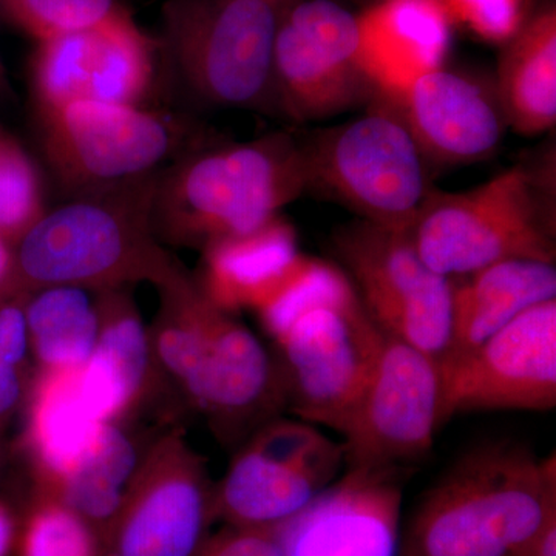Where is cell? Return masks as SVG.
I'll return each mask as SVG.
<instances>
[{
  "mask_svg": "<svg viewBox=\"0 0 556 556\" xmlns=\"http://www.w3.org/2000/svg\"><path fill=\"white\" fill-rule=\"evenodd\" d=\"M14 543V519L9 508L0 503V556H9Z\"/></svg>",
  "mask_w": 556,
  "mask_h": 556,
  "instance_id": "obj_34",
  "label": "cell"
},
{
  "mask_svg": "<svg viewBox=\"0 0 556 556\" xmlns=\"http://www.w3.org/2000/svg\"><path fill=\"white\" fill-rule=\"evenodd\" d=\"M153 61L152 40L123 9L42 40L33 60L40 113L73 102L137 105L152 83Z\"/></svg>",
  "mask_w": 556,
  "mask_h": 556,
  "instance_id": "obj_13",
  "label": "cell"
},
{
  "mask_svg": "<svg viewBox=\"0 0 556 556\" xmlns=\"http://www.w3.org/2000/svg\"><path fill=\"white\" fill-rule=\"evenodd\" d=\"M13 247L0 237V302L20 294Z\"/></svg>",
  "mask_w": 556,
  "mask_h": 556,
  "instance_id": "obj_33",
  "label": "cell"
},
{
  "mask_svg": "<svg viewBox=\"0 0 556 556\" xmlns=\"http://www.w3.org/2000/svg\"><path fill=\"white\" fill-rule=\"evenodd\" d=\"M497 72V100L507 126L526 137L556 123V11H541L507 40Z\"/></svg>",
  "mask_w": 556,
  "mask_h": 556,
  "instance_id": "obj_22",
  "label": "cell"
},
{
  "mask_svg": "<svg viewBox=\"0 0 556 556\" xmlns=\"http://www.w3.org/2000/svg\"><path fill=\"white\" fill-rule=\"evenodd\" d=\"M42 182L24 146L0 126V237L20 243L46 215Z\"/></svg>",
  "mask_w": 556,
  "mask_h": 556,
  "instance_id": "obj_26",
  "label": "cell"
},
{
  "mask_svg": "<svg viewBox=\"0 0 556 556\" xmlns=\"http://www.w3.org/2000/svg\"><path fill=\"white\" fill-rule=\"evenodd\" d=\"M556 519V459L514 441L459 457L419 504L401 556H532Z\"/></svg>",
  "mask_w": 556,
  "mask_h": 556,
  "instance_id": "obj_1",
  "label": "cell"
},
{
  "mask_svg": "<svg viewBox=\"0 0 556 556\" xmlns=\"http://www.w3.org/2000/svg\"><path fill=\"white\" fill-rule=\"evenodd\" d=\"M3 84V67L2 62H0V86Z\"/></svg>",
  "mask_w": 556,
  "mask_h": 556,
  "instance_id": "obj_36",
  "label": "cell"
},
{
  "mask_svg": "<svg viewBox=\"0 0 556 556\" xmlns=\"http://www.w3.org/2000/svg\"><path fill=\"white\" fill-rule=\"evenodd\" d=\"M276 342L287 404L305 422L342 434L386 342L345 270L340 268Z\"/></svg>",
  "mask_w": 556,
  "mask_h": 556,
  "instance_id": "obj_5",
  "label": "cell"
},
{
  "mask_svg": "<svg viewBox=\"0 0 556 556\" xmlns=\"http://www.w3.org/2000/svg\"><path fill=\"white\" fill-rule=\"evenodd\" d=\"M452 283V328L447 354L456 361L532 306L556 299L554 263L506 260Z\"/></svg>",
  "mask_w": 556,
  "mask_h": 556,
  "instance_id": "obj_19",
  "label": "cell"
},
{
  "mask_svg": "<svg viewBox=\"0 0 556 556\" xmlns=\"http://www.w3.org/2000/svg\"><path fill=\"white\" fill-rule=\"evenodd\" d=\"M137 459L126 434L104 424L90 452L62 479V504L89 525L109 527L127 497Z\"/></svg>",
  "mask_w": 556,
  "mask_h": 556,
  "instance_id": "obj_25",
  "label": "cell"
},
{
  "mask_svg": "<svg viewBox=\"0 0 556 556\" xmlns=\"http://www.w3.org/2000/svg\"><path fill=\"white\" fill-rule=\"evenodd\" d=\"M409 236L428 268L452 280L506 260L555 265L551 185L518 164L466 192L431 189Z\"/></svg>",
  "mask_w": 556,
  "mask_h": 556,
  "instance_id": "obj_4",
  "label": "cell"
},
{
  "mask_svg": "<svg viewBox=\"0 0 556 556\" xmlns=\"http://www.w3.org/2000/svg\"><path fill=\"white\" fill-rule=\"evenodd\" d=\"M28 345L30 334L25 305L13 298L3 300L0 302V361L21 368L27 356Z\"/></svg>",
  "mask_w": 556,
  "mask_h": 556,
  "instance_id": "obj_31",
  "label": "cell"
},
{
  "mask_svg": "<svg viewBox=\"0 0 556 556\" xmlns=\"http://www.w3.org/2000/svg\"><path fill=\"white\" fill-rule=\"evenodd\" d=\"M197 556H285L280 529L230 527L206 541Z\"/></svg>",
  "mask_w": 556,
  "mask_h": 556,
  "instance_id": "obj_30",
  "label": "cell"
},
{
  "mask_svg": "<svg viewBox=\"0 0 556 556\" xmlns=\"http://www.w3.org/2000/svg\"><path fill=\"white\" fill-rule=\"evenodd\" d=\"M334 251L378 327L441 362L450 345L453 280L428 268L409 232L361 219L336 232Z\"/></svg>",
  "mask_w": 556,
  "mask_h": 556,
  "instance_id": "obj_8",
  "label": "cell"
},
{
  "mask_svg": "<svg viewBox=\"0 0 556 556\" xmlns=\"http://www.w3.org/2000/svg\"><path fill=\"white\" fill-rule=\"evenodd\" d=\"M303 150L309 189L382 228L409 232L433 189L415 139L378 101L367 115L325 130Z\"/></svg>",
  "mask_w": 556,
  "mask_h": 556,
  "instance_id": "obj_6",
  "label": "cell"
},
{
  "mask_svg": "<svg viewBox=\"0 0 556 556\" xmlns=\"http://www.w3.org/2000/svg\"><path fill=\"white\" fill-rule=\"evenodd\" d=\"M214 515L199 471L156 475L124 500L109 526L105 556H197Z\"/></svg>",
  "mask_w": 556,
  "mask_h": 556,
  "instance_id": "obj_16",
  "label": "cell"
},
{
  "mask_svg": "<svg viewBox=\"0 0 556 556\" xmlns=\"http://www.w3.org/2000/svg\"><path fill=\"white\" fill-rule=\"evenodd\" d=\"M306 189L303 144L274 134L186 161L155 189L153 212L179 239L207 247L263 228Z\"/></svg>",
  "mask_w": 556,
  "mask_h": 556,
  "instance_id": "obj_2",
  "label": "cell"
},
{
  "mask_svg": "<svg viewBox=\"0 0 556 556\" xmlns=\"http://www.w3.org/2000/svg\"><path fill=\"white\" fill-rule=\"evenodd\" d=\"M153 200L155 188L138 179L46 212L16 244L20 289L144 276L166 283L172 276L150 233Z\"/></svg>",
  "mask_w": 556,
  "mask_h": 556,
  "instance_id": "obj_3",
  "label": "cell"
},
{
  "mask_svg": "<svg viewBox=\"0 0 556 556\" xmlns=\"http://www.w3.org/2000/svg\"><path fill=\"white\" fill-rule=\"evenodd\" d=\"M532 556H556V519L548 522L546 529L538 538Z\"/></svg>",
  "mask_w": 556,
  "mask_h": 556,
  "instance_id": "obj_35",
  "label": "cell"
},
{
  "mask_svg": "<svg viewBox=\"0 0 556 556\" xmlns=\"http://www.w3.org/2000/svg\"><path fill=\"white\" fill-rule=\"evenodd\" d=\"M104 426L79 387L78 368L39 380L28 417V442L46 470L64 479L90 452Z\"/></svg>",
  "mask_w": 556,
  "mask_h": 556,
  "instance_id": "obj_23",
  "label": "cell"
},
{
  "mask_svg": "<svg viewBox=\"0 0 556 556\" xmlns=\"http://www.w3.org/2000/svg\"><path fill=\"white\" fill-rule=\"evenodd\" d=\"M302 257L298 233L281 217L254 232L214 241L206 247L204 295L226 313L257 309Z\"/></svg>",
  "mask_w": 556,
  "mask_h": 556,
  "instance_id": "obj_20",
  "label": "cell"
},
{
  "mask_svg": "<svg viewBox=\"0 0 556 556\" xmlns=\"http://www.w3.org/2000/svg\"><path fill=\"white\" fill-rule=\"evenodd\" d=\"M21 556H98L90 525L64 504H42L25 525Z\"/></svg>",
  "mask_w": 556,
  "mask_h": 556,
  "instance_id": "obj_28",
  "label": "cell"
},
{
  "mask_svg": "<svg viewBox=\"0 0 556 556\" xmlns=\"http://www.w3.org/2000/svg\"><path fill=\"white\" fill-rule=\"evenodd\" d=\"M437 358L386 334L342 442L348 470H396L433 447L442 426Z\"/></svg>",
  "mask_w": 556,
  "mask_h": 556,
  "instance_id": "obj_10",
  "label": "cell"
},
{
  "mask_svg": "<svg viewBox=\"0 0 556 556\" xmlns=\"http://www.w3.org/2000/svg\"><path fill=\"white\" fill-rule=\"evenodd\" d=\"M401 506L394 470H348L281 527L285 556H401Z\"/></svg>",
  "mask_w": 556,
  "mask_h": 556,
  "instance_id": "obj_14",
  "label": "cell"
},
{
  "mask_svg": "<svg viewBox=\"0 0 556 556\" xmlns=\"http://www.w3.org/2000/svg\"><path fill=\"white\" fill-rule=\"evenodd\" d=\"M28 334L47 371L83 367L100 339V314L83 288L42 289L25 305Z\"/></svg>",
  "mask_w": 556,
  "mask_h": 556,
  "instance_id": "obj_24",
  "label": "cell"
},
{
  "mask_svg": "<svg viewBox=\"0 0 556 556\" xmlns=\"http://www.w3.org/2000/svg\"><path fill=\"white\" fill-rule=\"evenodd\" d=\"M442 424L473 412L556 405V299L532 306L477 350L439 364Z\"/></svg>",
  "mask_w": 556,
  "mask_h": 556,
  "instance_id": "obj_12",
  "label": "cell"
},
{
  "mask_svg": "<svg viewBox=\"0 0 556 556\" xmlns=\"http://www.w3.org/2000/svg\"><path fill=\"white\" fill-rule=\"evenodd\" d=\"M20 367L0 361V420L13 412L22 394Z\"/></svg>",
  "mask_w": 556,
  "mask_h": 556,
  "instance_id": "obj_32",
  "label": "cell"
},
{
  "mask_svg": "<svg viewBox=\"0 0 556 556\" xmlns=\"http://www.w3.org/2000/svg\"><path fill=\"white\" fill-rule=\"evenodd\" d=\"M452 21L467 25L479 38L507 42L522 25L525 0H444Z\"/></svg>",
  "mask_w": 556,
  "mask_h": 556,
  "instance_id": "obj_29",
  "label": "cell"
},
{
  "mask_svg": "<svg viewBox=\"0 0 556 556\" xmlns=\"http://www.w3.org/2000/svg\"><path fill=\"white\" fill-rule=\"evenodd\" d=\"M273 90L295 119H325L375 100L371 80L336 60L281 17L273 58Z\"/></svg>",
  "mask_w": 556,
  "mask_h": 556,
  "instance_id": "obj_21",
  "label": "cell"
},
{
  "mask_svg": "<svg viewBox=\"0 0 556 556\" xmlns=\"http://www.w3.org/2000/svg\"><path fill=\"white\" fill-rule=\"evenodd\" d=\"M283 13V0H169L167 40L190 89L232 108L265 100Z\"/></svg>",
  "mask_w": 556,
  "mask_h": 556,
  "instance_id": "obj_7",
  "label": "cell"
},
{
  "mask_svg": "<svg viewBox=\"0 0 556 556\" xmlns=\"http://www.w3.org/2000/svg\"><path fill=\"white\" fill-rule=\"evenodd\" d=\"M357 17L362 68L376 97L444 65L453 22L444 0H379Z\"/></svg>",
  "mask_w": 556,
  "mask_h": 556,
  "instance_id": "obj_17",
  "label": "cell"
},
{
  "mask_svg": "<svg viewBox=\"0 0 556 556\" xmlns=\"http://www.w3.org/2000/svg\"><path fill=\"white\" fill-rule=\"evenodd\" d=\"M372 101L396 113L424 159L445 166L489 159L507 127L496 93L442 67Z\"/></svg>",
  "mask_w": 556,
  "mask_h": 556,
  "instance_id": "obj_15",
  "label": "cell"
},
{
  "mask_svg": "<svg viewBox=\"0 0 556 556\" xmlns=\"http://www.w3.org/2000/svg\"><path fill=\"white\" fill-rule=\"evenodd\" d=\"M343 464V445L313 424H270L233 460L214 495L215 515L230 527L280 529L332 485Z\"/></svg>",
  "mask_w": 556,
  "mask_h": 556,
  "instance_id": "obj_9",
  "label": "cell"
},
{
  "mask_svg": "<svg viewBox=\"0 0 556 556\" xmlns=\"http://www.w3.org/2000/svg\"><path fill=\"white\" fill-rule=\"evenodd\" d=\"M189 393L200 407L228 424L244 422L287 404L280 371L260 340L212 302L206 354Z\"/></svg>",
  "mask_w": 556,
  "mask_h": 556,
  "instance_id": "obj_18",
  "label": "cell"
},
{
  "mask_svg": "<svg viewBox=\"0 0 556 556\" xmlns=\"http://www.w3.org/2000/svg\"><path fill=\"white\" fill-rule=\"evenodd\" d=\"M119 10L116 0H0V11L38 42L83 30Z\"/></svg>",
  "mask_w": 556,
  "mask_h": 556,
  "instance_id": "obj_27",
  "label": "cell"
},
{
  "mask_svg": "<svg viewBox=\"0 0 556 556\" xmlns=\"http://www.w3.org/2000/svg\"><path fill=\"white\" fill-rule=\"evenodd\" d=\"M40 115L51 166L62 181L89 192L138 181L181 137L174 121L137 105L73 102Z\"/></svg>",
  "mask_w": 556,
  "mask_h": 556,
  "instance_id": "obj_11",
  "label": "cell"
}]
</instances>
